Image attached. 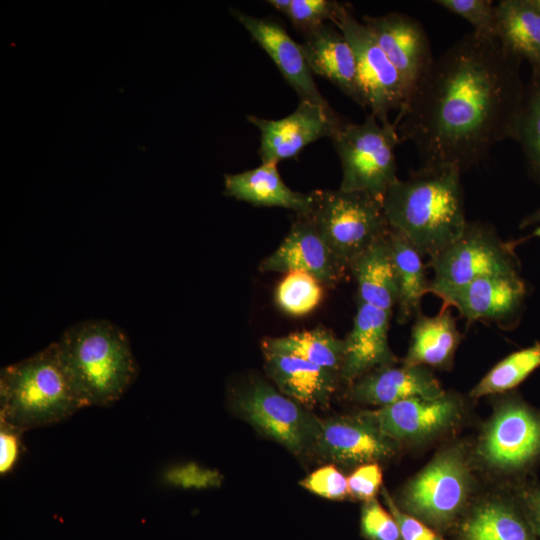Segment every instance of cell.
I'll return each mask as SVG.
<instances>
[{
	"mask_svg": "<svg viewBox=\"0 0 540 540\" xmlns=\"http://www.w3.org/2000/svg\"><path fill=\"white\" fill-rule=\"evenodd\" d=\"M520 63L497 39L474 32L434 58L394 122L419 167L463 172L512 139L526 91Z\"/></svg>",
	"mask_w": 540,
	"mask_h": 540,
	"instance_id": "obj_1",
	"label": "cell"
},
{
	"mask_svg": "<svg viewBox=\"0 0 540 540\" xmlns=\"http://www.w3.org/2000/svg\"><path fill=\"white\" fill-rule=\"evenodd\" d=\"M462 172L450 166L419 167L397 179L383 197L390 229L403 235L429 259L464 231Z\"/></svg>",
	"mask_w": 540,
	"mask_h": 540,
	"instance_id": "obj_2",
	"label": "cell"
},
{
	"mask_svg": "<svg viewBox=\"0 0 540 540\" xmlns=\"http://www.w3.org/2000/svg\"><path fill=\"white\" fill-rule=\"evenodd\" d=\"M55 342L86 407L114 404L138 376V364L127 334L109 320L75 323Z\"/></svg>",
	"mask_w": 540,
	"mask_h": 540,
	"instance_id": "obj_3",
	"label": "cell"
},
{
	"mask_svg": "<svg viewBox=\"0 0 540 540\" xmlns=\"http://www.w3.org/2000/svg\"><path fill=\"white\" fill-rule=\"evenodd\" d=\"M83 408L56 342L0 371V423L25 432L60 423Z\"/></svg>",
	"mask_w": 540,
	"mask_h": 540,
	"instance_id": "obj_4",
	"label": "cell"
},
{
	"mask_svg": "<svg viewBox=\"0 0 540 540\" xmlns=\"http://www.w3.org/2000/svg\"><path fill=\"white\" fill-rule=\"evenodd\" d=\"M311 194L312 207L307 216L346 270L390 230L381 198L341 189Z\"/></svg>",
	"mask_w": 540,
	"mask_h": 540,
	"instance_id": "obj_5",
	"label": "cell"
},
{
	"mask_svg": "<svg viewBox=\"0 0 540 540\" xmlns=\"http://www.w3.org/2000/svg\"><path fill=\"white\" fill-rule=\"evenodd\" d=\"M339 157L341 190L383 199L396 175L395 149L401 142L394 123H381L371 113L362 123H342L332 136Z\"/></svg>",
	"mask_w": 540,
	"mask_h": 540,
	"instance_id": "obj_6",
	"label": "cell"
},
{
	"mask_svg": "<svg viewBox=\"0 0 540 540\" xmlns=\"http://www.w3.org/2000/svg\"><path fill=\"white\" fill-rule=\"evenodd\" d=\"M433 270L429 293L440 299L487 275L519 272L511 243L488 224L468 222L463 233L429 259Z\"/></svg>",
	"mask_w": 540,
	"mask_h": 540,
	"instance_id": "obj_7",
	"label": "cell"
},
{
	"mask_svg": "<svg viewBox=\"0 0 540 540\" xmlns=\"http://www.w3.org/2000/svg\"><path fill=\"white\" fill-rule=\"evenodd\" d=\"M232 404L267 437L301 454L315 447L321 420L263 380H252L232 393Z\"/></svg>",
	"mask_w": 540,
	"mask_h": 540,
	"instance_id": "obj_8",
	"label": "cell"
},
{
	"mask_svg": "<svg viewBox=\"0 0 540 540\" xmlns=\"http://www.w3.org/2000/svg\"><path fill=\"white\" fill-rule=\"evenodd\" d=\"M483 460L499 471L524 473L540 462V411L508 396L496 408L479 445Z\"/></svg>",
	"mask_w": 540,
	"mask_h": 540,
	"instance_id": "obj_9",
	"label": "cell"
},
{
	"mask_svg": "<svg viewBox=\"0 0 540 540\" xmlns=\"http://www.w3.org/2000/svg\"><path fill=\"white\" fill-rule=\"evenodd\" d=\"M470 475L461 452L438 455L406 486L402 506L412 516L437 528L449 525L463 508Z\"/></svg>",
	"mask_w": 540,
	"mask_h": 540,
	"instance_id": "obj_10",
	"label": "cell"
},
{
	"mask_svg": "<svg viewBox=\"0 0 540 540\" xmlns=\"http://www.w3.org/2000/svg\"><path fill=\"white\" fill-rule=\"evenodd\" d=\"M334 25L355 53L366 106L381 123H389V113L396 110L400 112L409 99L402 76L367 26L353 16L349 4H346Z\"/></svg>",
	"mask_w": 540,
	"mask_h": 540,
	"instance_id": "obj_11",
	"label": "cell"
},
{
	"mask_svg": "<svg viewBox=\"0 0 540 540\" xmlns=\"http://www.w3.org/2000/svg\"><path fill=\"white\" fill-rule=\"evenodd\" d=\"M247 120L260 131L261 163H275L293 158L310 143L332 138L343 123L332 108L300 101L296 109L281 119L248 115Z\"/></svg>",
	"mask_w": 540,
	"mask_h": 540,
	"instance_id": "obj_12",
	"label": "cell"
},
{
	"mask_svg": "<svg viewBox=\"0 0 540 540\" xmlns=\"http://www.w3.org/2000/svg\"><path fill=\"white\" fill-rule=\"evenodd\" d=\"M362 22L402 76L410 97L434 60L424 27L415 18L399 12L365 15Z\"/></svg>",
	"mask_w": 540,
	"mask_h": 540,
	"instance_id": "obj_13",
	"label": "cell"
},
{
	"mask_svg": "<svg viewBox=\"0 0 540 540\" xmlns=\"http://www.w3.org/2000/svg\"><path fill=\"white\" fill-rule=\"evenodd\" d=\"M527 288L519 272L480 277L442 297L443 307L454 306L467 322L490 321L508 325L519 317Z\"/></svg>",
	"mask_w": 540,
	"mask_h": 540,
	"instance_id": "obj_14",
	"label": "cell"
},
{
	"mask_svg": "<svg viewBox=\"0 0 540 540\" xmlns=\"http://www.w3.org/2000/svg\"><path fill=\"white\" fill-rule=\"evenodd\" d=\"M234 18L247 30L252 39L266 52L277 69L296 92L300 101L331 108L320 93L307 63L301 44L275 20L259 18L230 9Z\"/></svg>",
	"mask_w": 540,
	"mask_h": 540,
	"instance_id": "obj_15",
	"label": "cell"
},
{
	"mask_svg": "<svg viewBox=\"0 0 540 540\" xmlns=\"http://www.w3.org/2000/svg\"><path fill=\"white\" fill-rule=\"evenodd\" d=\"M259 269L280 273L303 271L327 285L338 282L346 270L307 215H297L284 240L262 260Z\"/></svg>",
	"mask_w": 540,
	"mask_h": 540,
	"instance_id": "obj_16",
	"label": "cell"
},
{
	"mask_svg": "<svg viewBox=\"0 0 540 540\" xmlns=\"http://www.w3.org/2000/svg\"><path fill=\"white\" fill-rule=\"evenodd\" d=\"M315 448L325 459L340 464H367L392 456L396 441L383 434L364 412L321 421Z\"/></svg>",
	"mask_w": 540,
	"mask_h": 540,
	"instance_id": "obj_17",
	"label": "cell"
},
{
	"mask_svg": "<svg viewBox=\"0 0 540 540\" xmlns=\"http://www.w3.org/2000/svg\"><path fill=\"white\" fill-rule=\"evenodd\" d=\"M460 411L459 398L445 392L437 398L406 399L366 413L394 441H414L445 430L455 423Z\"/></svg>",
	"mask_w": 540,
	"mask_h": 540,
	"instance_id": "obj_18",
	"label": "cell"
},
{
	"mask_svg": "<svg viewBox=\"0 0 540 540\" xmlns=\"http://www.w3.org/2000/svg\"><path fill=\"white\" fill-rule=\"evenodd\" d=\"M392 314L358 302L353 326L344 339V359L340 376L353 383L363 375L397 361L388 340Z\"/></svg>",
	"mask_w": 540,
	"mask_h": 540,
	"instance_id": "obj_19",
	"label": "cell"
},
{
	"mask_svg": "<svg viewBox=\"0 0 540 540\" xmlns=\"http://www.w3.org/2000/svg\"><path fill=\"white\" fill-rule=\"evenodd\" d=\"M301 47L313 74L330 81L361 107H367L355 53L336 26L325 23L303 33Z\"/></svg>",
	"mask_w": 540,
	"mask_h": 540,
	"instance_id": "obj_20",
	"label": "cell"
},
{
	"mask_svg": "<svg viewBox=\"0 0 540 540\" xmlns=\"http://www.w3.org/2000/svg\"><path fill=\"white\" fill-rule=\"evenodd\" d=\"M444 394L428 367L404 364L377 368L354 381L350 388L353 400L381 407L406 399H431Z\"/></svg>",
	"mask_w": 540,
	"mask_h": 540,
	"instance_id": "obj_21",
	"label": "cell"
},
{
	"mask_svg": "<svg viewBox=\"0 0 540 540\" xmlns=\"http://www.w3.org/2000/svg\"><path fill=\"white\" fill-rule=\"evenodd\" d=\"M262 351L267 374L281 393L309 408L328 404L337 372L293 355Z\"/></svg>",
	"mask_w": 540,
	"mask_h": 540,
	"instance_id": "obj_22",
	"label": "cell"
},
{
	"mask_svg": "<svg viewBox=\"0 0 540 540\" xmlns=\"http://www.w3.org/2000/svg\"><path fill=\"white\" fill-rule=\"evenodd\" d=\"M224 193L255 206L293 210L296 215H307L313 200L311 193L296 192L287 186L275 163H261L254 169L225 174Z\"/></svg>",
	"mask_w": 540,
	"mask_h": 540,
	"instance_id": "obj_23",
	"label": "cell"
},
{
	"mask_svg": "<svg viewBox=\"0 0 540 540\" xmlns=\"http://www.w3.org/2000/svg\"><path fill=\"white\" fill-rule=\"evenodd\" d=\"M456 319L448 307L433 316L422 313L415 317L404 365L435 368L451 366L462 340Z\"/></svg>",
	"mask_w": 540,
	"mask_h": 540,
	"instance_id": "obj_24",
	"label": "cell"
},
{
	"mask_svg": "<svg viewBox=\"0 0 540 540\" xmlns=\"http://www.w3.org/2000/svg\"><path fill=\"white\" fill-rule=\"evenodd\" d=\"M349 270L356 280L358 302L392 314L398 286L388 234L363 251Z\"/></svg>",
	"mask_w": 540,
	"mask_h": 540,
	"instance_id": "obj_25",
	"label": "cell"
},
{
	"mask_svg": "<svg viewBox=\"0 0 540 540\" xmlns=\"http://www.w3.org/2000/svg\"><path fill=\"white\" fill-rule=\"evenodd\" d=\"M497 40L519 61L540 74V10L532 0H502L496 5Z\"/></svg>",
	"mask_w": 540,
	"mask_h": 540,
	"instance_id": "obj_26",
	"label": "cell"
},
{
	"mask_svg": "<svg viewBox=\"0 0 540 540\" xmlns=\"http://www.w3.org/2000/svg\"><path fill=\"white\" fill-rule=\"evenodd\" d=\"M388 240L397 277V321L405 324L421 313V302L429 293L430 281L424 256L403 235L390 229Z\"/></svg>",
	"mask_w": 540,
	"mask_h": 540,
	"instance_id": "obj_27",
	"label": "cell"
},
{
	"mask_svg": "<svg viewBox=\"0 0 540 540\" xmlns=\"http://www.w3.org/2000/svg\"><path fill=\"white\" fill-rule=\"evenodd\" d=\"M459 540H538L520 507L505 501L479 505L460 528Z\"/></svg>",
	"mask_w": 540,
	"mask_h": 540,
	"instance_id": "obj_28",
	"label": "cell"
},
{
	"mask_svg": "<svg viewBox=\"0 0 540 540\" xmlns=\"http://www.w3.org/2000/svg\"><path fill=\"white\" fill-rule=\"evenodd\" d=\"M261 346L262 350L293 355L337 373H340L344 359V340L321 327L269 337Z\"/></svg>",
	"mask_w": 540,
	"mask_h": 540,
	"instance_id": "obj_29",
	"label": "cell"
},
{
	"mask_svg": "<svg viewBox=\"0 0 540 540\" xmlns=\"http://www.w3.org/2000/svg\"><path fill=\"white\" fill-rule=\"evenodd\" d=\"M540 367V341L498 362L471 390L472 398L511 391Z\"/></svg>",
	"mask_w": 540,
	"mask_h": 540,
	"instance_id": "obj_30",
	"label": "cell"
},
{
	"mask_svg": "<svg viewBox=\"0 0 540 540\" xmlns=\"http://www.w3.org/2000/svg\"><path fill=\"white\" fill-rule=\"evenodd\" d=\"M512 139L521 146L526 165L540 184V74H532L526 87Z\"/></svg>",
	"mask_w": 540,
	"mask_h": 540,
	"instance_id": "obj_31",
	"label": "cell"
},
{
	"mask_svg": "<svg viewBox=\"0 0 540 540\" xmlns=\"http://www.w3.org/2000/svg\"><path fill=\"white\" fill-rule=\"evenodd\" d=\"M322 285L323 283L307 272H287L277 285L276 304L288 315H307L320 304L323 297Z\"/></svg>",
	"mask_w": 540,
	"mask_h": 540,
	"instance_id": "obj_32",
	"label": "cell"
},
{
	"mask_svg": "<svg viewBox=\"0 0 540 540\" xmlns=\"http://www.w3.org/2000/svg\"><path fill=\"white\" fill-rule=\"evenodd\" d=\"M268 4L287 16L302 34L326 21L335 24L346 6L333 0H269Z\"/></svg>",
	"mask_w": 540,
	"mask_h": 540,
	"instance_id": "obj_33",
	"label": "cell"
},
{
	"mask_svg": "<svg viewBox=\"0 0 540 540\" xmlns=\"http://www.w3.org/2000/svg\"><path fill=\"white\" fill-rule=\"evenodd\" d=\"M445 10L466 20L475 34L497 39L496 5L490 0H437Z\"/></svg>",
	"mask_w": 540,
	"mask_h": 540,
	"instance_id": "obj_34",
	"label": "cell"
},
{
	"mask_svg": "<svg viewBox=\"0 0 540 540\" xmlns=\"http://www.w3.org/2000/svg\"><path fill=\"white\" fill-rule=\"evenodd\" d=\"M361 533L368 540H401L394 517L376 499L365 502L362 508Z\"/></svg>",
	"mask_w": 540,
	"mask_h": 540,
	"instance_id": "obj_35",
	"label": "cell"
},
{
	"mask_svg": "<svg viewBox=\"0 0 540 540\" xmlns=\"http://www.w3.org/2000/svg\"><path fill=\"white\" fill-rule=\"evenodd\" d=\"M300 485L327 499L339 500L349 494L346 477L334 465H326L316 469L305 477Z\"/></svg>",
	"mask_w": 540,
	"mask_h": 540,
	"instance_id": "obj_36",
	"label": "cell"
},
{
	"mask_svg": "<svg viewBox=\"0 0 540 540\" xmlns=\"http://www.w3.org/2000/svg\"><path fill=\"white\" fill-rule=\"evenodd\" d=\"M349 494L355 499L370 501L382 484V471L378 464L367 463L359 466L347 479Z\"/></svg>",
	"mask_w": 540,
	"mask_h": 540,
	"instance_id": "obj_37",
	"label": "cell"
},
{
	"mask_svg": "<svg viewBox=\"0 0 540 540\" xmlns=\"http://www.w3.org/2000/svg\"><path fill=\"white\" fill-rule=\"evenodd\" d=\"M382 494L390 513L398 525L401 540H443L423 521L398 509L385 489H383Z\"/></svg>",
	"mask_w": 540,
	"mask_h": 540,
	"instance_id": "obj_38",
	"label": "cell"
},
{
	"mask_svg": "<svg viewBox=\"0 0 540 540\" xmlns=\"http://www.w3.org/2000/svg\"><path fill=\"white\" fill-rule=\"evenodd\" d=\"M166 481L183 487H209L218 485L220 476L217 472L187 464L169 470L165 475Z\"/></svg>",
	"mask_w": 540,
	"mask_h": 540,
	"instance_id": "obj_39",
	"label": "cell"
},
{
	"mask_svg": "<svg viewBox=\"0 0 540 540\" xmlns=\"http://www.w3.org/2000/svg\"><path fill=\"white\" fill-rule=\"evenodd\" d=\"M24 432L0 423V474L5 476L16 465L21 449V436Z\"/></svg>",
	"mask_w": 540,
	"mask_h": 540,
	"instance_id": "obj_40",
	"label": "cell"
},
{
	"mask_svg": "<svg viewBox=\"0 0 540 540\" xmlns=\"http://www.w3.org/2000/svg\"><path fill=\"white\" fill-rule=\"evenodd\" d=\"M520 508L532 531L540 540V486L524 485L519 493Z\"/></svg>",
	"mask_w": 540,
	"mask_h": 540,
	"instance_id": "obj_41",
	"label": "cell"
},
{
	"mask_svg": "<svg viewBox=\"0 0 540 540\" xmlns=\"http://www.w3.org/2000/svg\"><path fill=\"white\" fill-rule=\"evenodd\" d=\"M540 224V207L530 214L526 215L520 222V228Z\"/></svg>",
	"mask_w": 540,
	"mask_h": 540,
	"instance_id": "obj_42",
	"label": "cell"
},
{
	"mask_svg": "<svg viewBox=\"0 0 540 540\" xmlns=\"http://www.w3.org/2000/svg\"><path fill=\"white\" fill-rule=\"evenodd\" d=\"M534 5L540 10V0H532Z\"/></svg>",
	"mask_w": 540,
	"mask_h": 540,
	"instance_id": "obj_43",
	"label": "cell"
}]
</instances>
